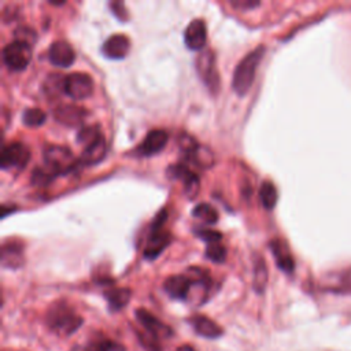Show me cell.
Instances as JSON below:
<instances>
[{
  "mask_svg": "<svg viewBox=\"0 0 351 351\" xmlns=\"http://www.w3.org/2000/svg\"><path fill=\"white\" fill-rule=\"evenodd\" d=\"M265 47L259 45L251 52H248L234 67L233 78H232V88L236 95L244 96L254 84L255 74L258 66L263 58Z\"/></svg>",
  "mask_w": 351,
  "mask_h": 351,
  "instance_id": "1",
  "label": "cell"
},
{
  "mask_svg": "<svg viewBox=\"0 0 351 351\" xmlns=\"http://www.w3.org/2000/svg\"><path fill=\"white\" fill-rule=\"evenodd\" d=\"M45 322L49 329L58 335L69 336L81 326L82 317L78 315L66 302H55L49 306L45 314Z\"/></svg>",
  "mask_w": 351,
  "mask_h": 351,
  "instance_id": "2",
  "label": "cell"
},
{
  "mask_svg": "<svg viewBox=\"0 0 351 351\" xmlns=\"http://www.w3.org/2000/svg\"><path fill=\"white\" fill-rule=\"evenodd\" d=\"M45 167H48L55 176L66 174L75 169L78 160L73 156L70 148L64 145H48L43 154Z\"/></svg>",
  "mask_w": 351,
  "mask_h": 351,
  "instance_id": "3",
  "label": "cell"
},
{
  "mask_svg": "<svg viewBox=\"0 0 351 351\" xmlns=\"http://www.w3.org/2000/svg\"><path fill=\"white\" fill-rule=\"evenodd\" d=\"M32 60V45L14 40L3 48V62L11 71L25 70Z\"/></svg>",
  "mask_w": 351,
  "mask_h": 351,
  "instance_id": "4",
  "label": "cell"
},
{
  "mask_svg": "<svg viewBox=\"0 0 351 351\" xmlns=\"http://www.w3.org/2000/svg\"><path fill=\"white\" fill-rule=\"evenodd\" d=\"M93 86L92 77L86 73L78 71L64 77L63 92L74 100H84L93 93Z\"/></svg>",
  "mask_w": 351,
  "mask_h": 351,
  "instance_id": "5",
  "label": "cell"
},
{
  "mask_svg": "<svg viewBox=\"0 0 351 351\" xmlns=\"http://www.w3.org/2000/svg\"><path fill=\"white\" fill-rule=\"evenodd\" d=\"M30 160V151L23 143H10L3 147L0 154V166L4 170L23 169Z\"/></svg>",
  "mask_w": 351,
  "mask_h": 351,
  "instance_id": "6",
  "label": "cell"
},
{
  "mask_svg": "<svg viewBox=\"0 0 351 351\" xmlns=\"http://www.w3.org/2000/svg\"><path fill=\"white\" fill-rule=\"evenodd\" d=\"M196 70L211 92H217L219 88V75L215 69V58L211 51H203L196 59Z\"/></svg>",
  "mask_w": 351,
  "mask_h": 351,
  "instance_id": "7",
  "label": "cell"
},
{
  "mask_svg": "<svg viewBox=\"0 0 351 351\" xmlns=\"http://www.w3.org/2000/svg\"><path fill=\"white\" fill-rule=\"evenodd\" d=\"M167 174L173 178H177L182 182L184 185V193L186 195L188 199H195V196L199 193V188H200V181L199 177L195 171H192L188 165H171L167 170Z\"/></svg>",
  "mask_w": 351,
  "mask_h": 351,
  "instance_id": "8",
  "label": "cell"
},
{
  "mask_svg": "<svg viewBox=\"0 0 351 351\" xmlns=\"http://www.w3.org/2000/svg\"><path fill=\"white\" fill-rule=\"evenodd\" d=\"M136 318L140 322V325L144 328L145 333L149 336L159 339V337H169L171 336V329L166 324H163L160 319H158L155 315H152L145 308H137L136 310Z\"/></svg>",
  "mask_w": 351,
  "mask_h": 351,
  "instance_id": "9",
  "label": "cell"
},
{
  "mask_svg": "<svg viewBox=\"0 0 351 351\" xmlns=\"http://www.w3.org/2000/svg\"><path fill=\"white\" fill-rule=\"evenodd\" d=\"M169 141V134L163 129H154L148 132L141 144L137 147L136 152L140 156H151L160 152Z\"/></svg>",
  "mask_w": 351,
  "mask_h": 351,
  "instance_id": "10",
  "label": "cell"
},
{
  "mask_svg": "<svg viewBox=\"0 0 351 351\" xmlns=\"http://www.w3.org/2000/svg\"><path fill=\"white\" fill-rule=\"evenodd\" d=\"M48 59L56 67H69L74 63L75 53L67 41L56 40L48 48Z\"/></svg>",
  "mask_w": 351,
  "mask_h": 351,
  "instance_id": "11",
  "label": "cell"
},
{
  "mask_svg": "<svg viewBox=\"0 0 351 351\" xmlns=\"http://www.w3.org/2000/svg\"><path fill=\"white\" fill-rule=\"evenodd\" d=\"M106 152H107V143L104 136L100 133L93 141H90L84 147L82 154L78 158V165L93 166L104 159Z\"/></svg>",
  "mask_w": 351,
  "mask_h": 351,
  "instance_id": "12",
  "label": "cell"
},
{
  "mask_svg": "<svg viewBox=\"0 0 351 351\" xmlns=\"http://www.w3.org/2000/svg\"><path fill=\"white\" fill-rule=\"evenodd\" d=\"M171 241V234L165 230V229H156V230H149L148 240L144 247V258L148 261L156 259L165 248L170 244Z\"/></svg>",
  "mask_w": 351,
  "mask_h": 351,
  "instance_id": "13",
  "label": "cell"
},
{
  "mask_svg": "<svg viewBox=\"0 0 351 351\" xmlns=\"http://www.w3.org/2000/svg\"><path fill=\"white\" fill-rule=\"evenodd\" d=\"M185 45L192 51H199L206 45L207 27L203 19H193L184 30Z\"/></svg>",
  "mask_w": 351,
  "mask_h": 351,
  "instance_id": "14",
  "label": "cell"
},
{
  "mask_svg": "<svg viewBox=\"0 0 351 351\" xmlns=\"http://www.w3.org/2000/svg\"><path fill=\"white\" fill-rule=\"evenodd\" d=\"M192 287L193 282L188 274L170 276L163 282V289L166 291V293L177 300H185L189 296Z\"/></svg>",
  "mask_w": 351,
  "mask_h": 351,
  "instance_id": "15",
  "label": "cell"
},
{
  "mask_svg": "<svg viewBox=\"0 0 351 351\" xmlns=\"http://www.w3.org/2000/svg\"><path fill=\"white\" fill-rule=\"evenodd\" d=\"M130 49V41L125 34H112L101 45V52L110 59H123Z\"/></svg>",
  "mask_w": 351,
  "mask_h": 351,
  "instance_id": "16",
  "label": "cell"
},
{
  "mask_svg": "<svg viewBox=\"0 0 351 351\" xmlns=\"http://www.w3.org/2000/svg\"><path fill=\"white\" fill-rule=\"evenodd\" d=\"M270 250L273 252L278 269H281L284 273H292L295 269V261L288 245L282 240L274 239L270 243Z\"/></svg>",
  "mask_w": 351,
  "mask_h": 351,
  "instance_id": "17",
  "label": "cell"
},
{
  "mask_svg": "<svg viewBox=\"0 0 351 351\" xmlns=\"http://www.w3.org/2000/svg\"><path fill=\"white\" fill-rule=\"evenodd\" d=\"M85 115H86V111L84 108L73 104H60L53 110L55 119L67 126H75L81 123Z\"/></svg>",
  "mask_w": 351,
  "mask_h": 351,
  "instance_id": "18",
  "label": "cell"
},
{
  "mask_svg": "<svg viewBox=\"0 0 351 351\" xmlns=\"http://www.w3.org/2000/svg\"><path fill=\"white\" fill-rule=\"evenodd\" d=\"M189 324L192 325L193 330L199 336H203V337H207V339H217L223 332L222 328L217 322H214L211 318H208L206 315H200V314H196V315L191 317Z\"/></svg>",
  "mask_w": 351,
  "mask_h": 351,
  "instance_id": "19",
  "label": "cell"
},
{
  "mask_svg": "<svg viewBox=\"0 0 351 351\" xmlns=\"http://www.w3.org/2000/svg\"><path fill=\"white\" fill-rule=\"evenodd\" d=\"M23 262V248L21 243L4 241L1 247V263L4 267L15 269Z\"/></svg>",
  "mask_w": 351,
  "mask_h": 351,
  "instance_id": "20",
  "label": "cell"
},
{
  "mask_svg": "<svg viewBox=\"0 0 351 351\" xmlns=\"http://www.w3.org/2000/svg\"><path fill=\"white\" fill-rule=\"evenodd\" d=\"M132 292L129 288H110L104 292V298L108 302L111 311H118L123 308L130 300Z\"/></svg>",
  "mask_w": 351,
  "mask_h": 351,
  "instance_id": "21",
  "label": "cell"
},
{
  "mask_svg": "<svg viewBox=\"0 0 351 351\" xmlns=\"http://www.w3.org/2000/svg\"><path fill=\"white\" fill-rule=\"evenodd\" d=\"M267 266L265 259L261 255H255L254 261V274H252V287L258 293H262L267 284Z\"/></svg>",
  "mask_w": 351,
  "mask_h": 351,
  "instance_id": "22",
  "label": "cell"
},
{
  "mask_svg": "<svg viewBox=\"0 0 351 351\" xmlns=\"http://www.w3.org/2000/svg\"><path fill=\"white\" fill-rule=\"evenodd\" d=\"M185 158H186L188 162H192L196 166H200V167H204V169L213 166V163H214L213 152L210 149H207L206 147H200L199 144L192 152L185 155Z\"/></svg>",
  "mask_w": 351,
  "mask_h": 351,
  "instance_id": "23",
  "label": "cell"
},
{
  "mask_svg": "<svg viewBox=\"0 0 351 351\" xmlns=\"http://www.w3.org/2000/svg\"><path fill=\"white\" fill-rule=\"evenodd\" d=\"M277 189L271 181H263L259 188V200L266 210H273L277 204Z\"/></svg>",
  "mask_w": 351,
  "mask_h": 351,
  "instance_id": "24",
  "label": "cell"
},
{
  "mask_svg": "<svg viewBox=\"0 0 351 351\" xmlns=\"http://www.w3.org/2000/svg\"><path fill=\"white\" fill-rule=\"evenodd\" d=\"M192 215L200 221H203L207 225H214L218 221V213L217 210L210 206L208 203H199L192 210Z\"/></svg>",
  "mask_w": 351,
  "mask_h": 351,
  "instance_id": "25",
  "label": "cell"
},
{
  "mask_svg": "<svg viewBox=\"0 0 351 351\" xmlns=\"http://www.w3.org/2000/svg\"><path fill=\"white\" fill-rule=\"evenodd\" d=\"M22 121L29 128H37L41 126L45 122V112L37 107L27 108L23 111Z\"/></svg>",
  "mask_w": 351,
  "mask_h": 351,
  "instance_id": "26",
  "label": "cell"
},
{
  "mask_svg": "<svg viewBox=\"0 0 351 351\" xmlns=\"http://www.w3.org/2000/svg\"><path fill=\"white\" fill-rule=\"evenodd\" d=\"M206 256L215 263H222L226 259V248L221 241L207 244Z\"/></svg>",
  "mask_w": 351,
  "mask_h": 351,
  "instance_id": "27",
  "label": "cell"
},
{
  "mask_svg": "<svg viewBox=\"0 0 351 351\" xmlns=\"http://www.w3.org/2000/svg\"><path fill=\"white\" fill-rule=\"evenodd\" d=\"M100 128L97 125H88V126H84L78 134H77V141L80 144H82L84 147L86 144H89L90 141H93L99 134H100Z\"/></svg>",
  "mask_w": 351,
  "mask_h": 351,
  "instance_id": "28",
  "label": "cell"
},
{
  "mask_svg": "<svg viewBox=\"0 0 351 351\" xmlns=\"http://www.w3.org/2000/svg\"><path fill=\"white\" fill-rule=\"evenodd\" d=\"M56 177L48 167H37L33 173H32V181L36 185H47L52 181V178Z\"/></svg>",
  "mask_w": 351,
  "mask_h": 351,
  "instance_id": "29",
  "label": "cell"
},
{
  "mask_svg": "<svg viewBox=\"0 0 351 351\" xmlns=\"http://www.w3.org/2000/svg\"><path fill=\"white\" fill-rule=\"evenodd\" d=\"M195 233H196L202 240H204L207 244L218 243V241H221V239H222V234H221L219 232H217V230H213V229H202V228H199V229H196Z\"/></svg>",
  "mask_w": 351,
  "mask_h": 351,
  "instance_id": "30",
  "label": "cell"
},
{
  "mask_svg": "<svg viewBox=\"0 0 351 351\" xmlns=\"http://www.w3.org/2000/svg\"><path fill=\"white\" fill-rule=\"evenodd\" d=\"M14 36H15V40L23 41V43H26L29 45H32L34 43V40H36L34 30H32L29 27H19V29H16L14 32Z\"/></svg>",
  "mask_w": 351,
  "mask_h": 351,
  "instance_id": "31",
  "label": "cell"
},
{
  "mask_svg": "<svg viewBox=\"0 0 351 351\" xmlns=\"http://www.w3.org/2000/svg\"><path fill=\"white\" fill-rule=\"evenodd\" d=\"M93 347H95V351H126L123 346L111 340H101L93 344Z\"/></svg>",
  "mask_w": 351,
  "mask_h": 351,
  "instance_id": "32",
  "label": "cell"
},
{
  "mask_svg": "<svg viewBox=\"0 0 351 351\" xmlns=\"http://www.w3.org/2000/svg\"><path fill=\"white\" fill-rule=\"evenodd\" d=\"M229 4L236 8V10H241V11H248V10H254L256 7L261 5L259 1H254V0H232L229 1Z\"/></svg>",
  "mask_w": 351,
  "mask_h": 351,
  "instance_id": "33",
  "label": "cell"
},
{
  "mask_svg": "<svg viewBox=\"0 0 351 351\" xmlns=\"http://www.w3.org/2000/svg\"><path fill=\"white\" fill-rule=\"evenodd\" d=\"M110 8L112 11V14L121 19V21H126L128 19V11L125 8V4L122 1H111L110 3Z\"/></svg>",
  "mask_w": 351,
  "mask_h": 351,
  "instance_id": "34",
  "label": "cell"
},
{
  "mask_svg": "<svg viewBox=\"0 0 351 351\" xmlns=\"http://www.w3.org/2000/svg\"><path fill=\"white\" fill-rule=\"evenodd\" d=\"M73 351H95L93 346H75Z\"/></svg>",
  "mask_w": 351,
  "mask_h": 351,
  "instance_id": "35",
  "label": "cell"
},
{
  "mask_svg": "<svg viewBox=\"0 0 351 351\" xmlns=\"http://www.w3.org/2000/svg\"><path fill=\"white\" fill-rule=\"evenodd\" d=\"M177 351H195L191 346H186V344H184V346H180L178 348H177Z\"/></svg>",
  "mask_w": 351,
  "mask_h": 351,
  "instance_id": "36",
  "label": "cell"
}]
</instances>
